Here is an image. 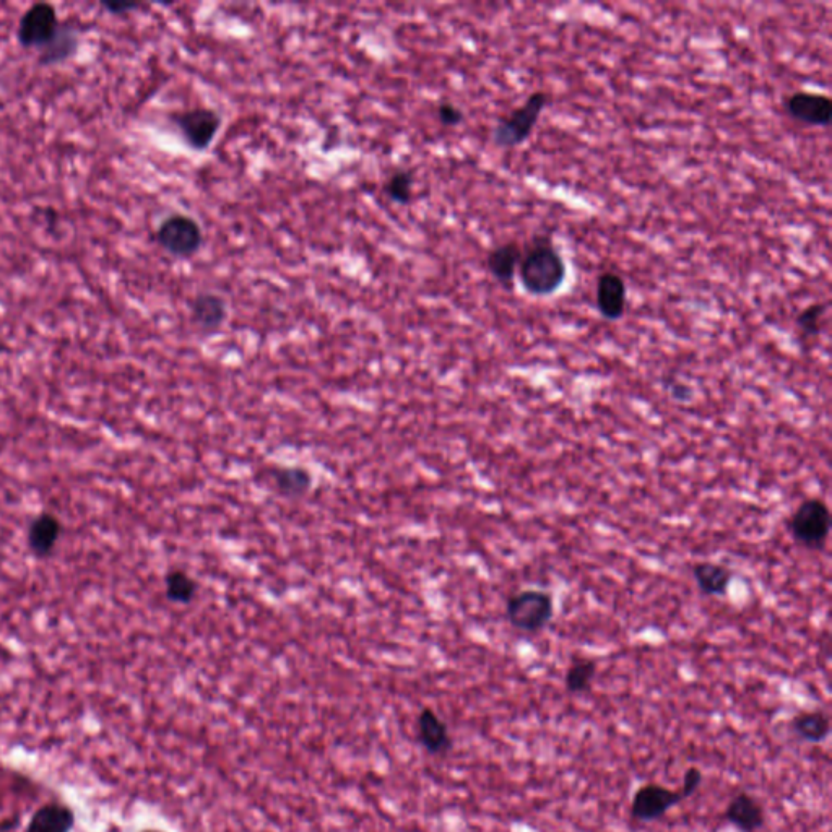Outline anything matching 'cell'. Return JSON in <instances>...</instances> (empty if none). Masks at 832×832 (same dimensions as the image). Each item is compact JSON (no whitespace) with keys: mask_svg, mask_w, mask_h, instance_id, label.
I'll list each match as a JSON object with an SVG mask.
<instances>
[{"mask_svg":"<svg viewBox=\"0 0 832 832\" xmlns=\"http://www.w3.org/2000/svg\"><path fill=\"white\" fill-rule=\"evenodd\" d=\"M517 273L527 295L548 298L563 288L568 278V265L550 238L540 236L522 252Z\"/></svg>","mask_w":832,"mask_h":832,"instance_id":"1","label":"cell"},{"mask_svg":"<svg viewBox=\"0 0 832 832\" xmlns=\"http://www.w3.org/2000/svg\"><path fill=\"white\" fill-rule=\"evenodd\" d=\"M793 543L803 550L823 551L831 535V511L823 498H806L785 522Z\"/></svg>","mask_w":832,"mask_h":832,"instance_id":"2","label":"cell"},{"mask_svg":"<svg viewBox=\"0 0 832 832\" xmlns=\"http://www.w3.org/2000/svg\"><path fill=\"white\" fill-rule=\"evenodd\" d=\"M555 616V600L550 592L520 590L506 602V620L520 633L538 634L550 626Z\"/></svg>","mask_w":832,"mask_h":832,"instance_id":"3","label":"cell"},{"mask_svg":"<svg viewBox=\"0 0 832 832\" xmlns=\"http://www.w3.org/2000/svg\"><path fill=\"white\" fill-rule=\"evenodd\" d=\"M548 101L550 98L545 91L530 93L522 106L499 119L493 130L494 145L506 150L524 145L533 134L538 119L548 106Z\"/></svg>","mask_w":832,"mask_h":832,"instance_id":"4","label":"cell"},{"mask_svg":"<svg viewBox=\"0 0 832 832\" xmlns=\"http://www.w3.org/2000/svg\"><path fill=\"white\" fill-rule=\"evenodd\" d=\"M155 241L169 256L191 259L204 244V233L194 218L173 213L156 228Z\"/></svg>","mask_w":832,"mask_h":832,"instance_id":"5","label":"cell"},{"mask_svg":"<svg viewBox=\"0 0 832 832\" xmlns=\"http://www.w3.org/2000/svg\"><path fill=\"white\" fill-rule=\"evenodd\" d=\"M62 22L59 20L54 5L48 2H39L31 5L30 9L23 12L17 28V41L22 48L35 49L36 52L48 48L54 41Z\"/></svg>","mask_w":832,"mask_h":832,"instance_id":"6","label":"cell"},{"mask_svg":"<svg viewBox=\"0 0 832 832\" xmlns=\"http://www.w3.org/2000/svg\"><path fill=\"white\" fill-rule=\"evenodd\" d=\"M169 121L178 129L187 147H191L195 152H205L212 145L223 124L220 113L210 108L179 111L171 114Z\"/></svg>","mask_w":832,"mask_h":832,"instance_id":"7","label":"cell"},{"mask_svg":"<svg viewBox=\"0 0 832 832\" xmlns=\"http://www.w3.org/2000/svg\"><path fill=\"white\" fill-rule=\"evenodd\" d=\"M683 800H686V795L681 789H667L659 784L642 785L641 789L634 793L631 816L639 823L657 821Z\"/></svg>","mask_w":832,"mask_h":832,"instance_id":"8","label":"cell"},{"mask_svg":"<svg viewBox=\"0 0 832 832\" xmlns=\"http://www.w3.org/2000/svg\"><path fill=\"white\" fill-rule=\"evenodd\" d=\"M787 116L811 127H828L832 119V101L823 93L797 91L784 100Z\"/></svg>","mask_w":832,"mask_h":832,"instance_id":"9","label":"cell"},{"mask_svg":"<svg viewBox=\"0 0 832 832\" xmlns=\"http://www.w3.org/2000/svg\"><path fill=\"white\" fill-rule=\"evenodd\" d=\"M595 301L600 316L607 321H620L628 304V286L615 272H605L598 277Z\"/></svg>","mask_w":832,"mask_h":832,"instance_id":"10","label":"cell"},{"mask_svg":"<svg viewBox=\"0 0 832 832\" xmlns=\"http://www.w3.org/2000/svg\"><path fill=\"white\" fill-rule=\"evenodd\" d=\"M416 738L420 745L433 756H441L451 751L452 737L446 722L438 712L425 707L416 719Z\"/></svg>","mask_w":832,"mask_h":832,"instance_id":"11","label":"cell"},{"mask_svg":"<svg viewBox=\"0 0 832 832\" xmlns=\"http://www.w3.org/2000/svg\"><path fill=\"white\" fill-rule=\"evenodd\" d=\"M61 533V520L57 519L54 514L43 512L31 520L28 533H26V543L36 558H49L56 550Z\"/></svg>","mask_w":832,"mask_h":832,"instance_id":"12","label":"cell"},{"mask_svg":"<svg viewBox=\"0 0 832 832\" xmlns=\"http://www.w3.org/2000/svg\"><path fill=\"white\" fill-rule=\"evenodd\" d=\"M724 818L741 832H756L763 828L766 815L763 806L750 793L738 792L725 808Z\"/></svg>","mask_w":832,"mask_h":832,"instance_id":"13","label":"cell"},{"mask_svg":"<svg viewBox=\"0 0 832 832\" xmlns=\"http://www.w3.org/2000/svg\"><path fill=\"white\" fill-rule=\"evenodd\" d=\"M191 317L197 329L204 334H215L228 317L226 301L215 293H200L192 299Z\"/></svg>","mask_w":832,"mask_h":832,"instance_id":"14","label":"cell"},{"mask_svg":"<svg viewBox=\"0 0 832 832\" xmlns=\"http://www.w3.org/2000/svg\"><path fill=\"white\" fill-rule=\"evenodd\" d=\"M520 259H522V249L519 244L514 241L499 244L488 252L486 269L499 285L504 286L506 290H512Z\"/></svg>","mask_w":832,"mask_h":832,"instance_id":"15","label":"cell"},{"mask_svg":"<svg viewBox=\"0 0 832 832\" xmlns=\"http://www.w3.org/2000/svg\"><path fill=\"white\" fill-rule=\"evenodd\" d=\"M691 572H693L698 589L706 597H725L735 577L732 568L722 563H715V561L694 563Z\"/></svg>","mask_w":832,"mask_h":832,"instance_id":"16","label":"cell"},{"mask_svg":"<svg viewBox=\"0 0 832 832\" xmlns=\"http://www.w3.org/2000/svg\"><path fill=\"white\" fill-rule=\"evenodd\" d=\"M74 828V810L64 803L51 802L39 806L25 832H72Z\"/></svg>","mask_w":832,"mask_h":832,"instance_id":"17","label":"cell"},{"mask_svg":"<svg viewBox=\"0 0 832 832\" xmlns=\"http://www.w3.org/2000/svg\"><path fill=\"white\" fill-rule=\"evenodd\" d=\"M273 490L288 499L304 498L311 491L312 473L303 467H275L267 473Z\"/></svg>","mask_w":832,"mask_h":832,"instance_id":"18","label":"cell"},{"mask_svg":"<svg viewBox=\"0 0 832 832\" xmlns=\"http://www.w3.org/2000/svg\"><path fill=\"white\" fill-rule=\"evenodd\" d=\"M78 31L75 26L62 23L59 35L54 38L48 48L38 52V62L41 65H59L69 61L78 51Z\"/></svg>","mask_w":832,"mask_h":832,"instance_id":"19","label":"cell"},{"mask_svg":"<svg viewBox=\"0 0 832 832\" xmlns=\"http://www.w3.org/2000/svg\"><path fill=\"white\" fill-rule=\"evenodd\" d=\"M792 732L806 743H823L831 733V722L821 711L800 712L793 717Z\"/></svg>","mask_w":832,"mask_h":832,"instance_id":"20","label":"cell"},{"mask_svg":"<svg viewBox=\"0 0 832 832\" xmlns=\"http://www.w3.org/2000/svg\"><path fill=\"white\" fill-rule=\"evenodd\" d=\"M199 584L184 569H171L165 576V595L169 602L189 605L197 597Z\"/></svg>","mask_w":832,"mask_h":832,"instance_id":"21","label":"cell"},{"mask_svg":"<svg viewBox=\"0 0 832 832\" xmlns=\"http://www.w3.org/2000/svg\"><path fill=\"white\" fill-rule=\"evenodd\" d=\"M595 675H597V662L590 659H576L569 665L568 672L564 676V685L569 693H587L592 688Z\"/></svg>","mask_w":832,"mask_h":832,"instance_id":"22","label":"cell"},{"mask_svg":"<svg viewBox=\"0 0 832 832\" xmlns=\"http://www.w3.org/2000/svg\"><path fill=\"white\" fill-rule=\"evenodd\" d=\"M413 179L412 171H395L386 184H384V194L387 199L392 200L394 204L407 205L410 204L413 195Z\"/></svg>","mask_w":832,"mask_h":832,"instance_id":"23","label":"cell"},{"mask_svg":"<svg viewBox=\"0 0 832 832\" xmlns=\"http://www.w3.org/2000/svg\"><path fill=\"white\" fill-rule=\"evenodd\" d=\"M826 312H828V303H813L798 314L795 322L803 337L813 338L821 334Z\"/></svg>","mask_w":832,"mask_h":832,"instance_id":"24","label":"cell"},{"mask_svg":"<svg viewBox=\"0 0 832 832\" xmlns=\"http://www.w3.org/2000/svg\"><path fill=\"white\" fill-rule=\"evenodd\" d=\"M465 114L459 106H455L451 101H444L438 106V121L442 126L457 127L464 122Z\"/></svg>","mask_w":832,"mask_h":832,"instance_id":"25","label":"cell"},{"mask_svg":"<svg viewBox=\"0 0 832 832\" xmlns=\"http://www.w3.org/2000/svg\"><path fill=\"white\" fill-rule=\"evenodd\" d=\"M702 784V772L701 769L698 767H688L685 772V776H683V785H681V790L685 793L686 798L691 797L693 793H696V790L701 787Z\"/></svg>","mask_w":832,"mask_h":832,"instance_id":"26","label":"cell"},{"mask_svg":"<svg viewBox=\"0 0 832 832\" xmlns=\"http://www.w3.org/2000/svg\"><path fill=\"white\" fill-rule=\"evenodd\" d=\"M667 387L668 392L672 395V399L676 400V402L688 403L689 400L693 399V390H691V387L686 386V384L672 382V384H667Z\"/></svg>","mask_w":832,"mask_h":832,"instance_id":"27","label":"cell"},{"mask_svg":"<svg viewBox=\"0 0 832 832\" xmlns=\"http://www.w3.org/2000/svg\"><path fill=\"white\" fill-rule=\"evenodd\" d=\"M101 7L113 15H124V13L142 9L143 5L132 4V2H101Z\"/></svg>","mask_w":832,"mask_h":832,"instance_id":"28","label":"cell"},{"mask_svg":"<svg viewBox=\"0 0 832 832\" xmlns=\"http://www.w3.org/2000/svg\"><path fill=\"white\" fill-rule=\"evenodd\" d=\"M143 832H161V831H143Z\"/></svg>","mask_w":832,"mask_h":832,"instance_id":"29","label":"cell"}]
</instances>
